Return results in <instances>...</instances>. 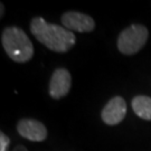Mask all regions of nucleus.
Segmentation results:
<instances>
[{"mask_svg": "<svg viewBox=\"0 0 151 151\" xmlns=\"http://www.w3.org/2000/svg\"><path fill=\"white\" fill-rule=\"evenodd\" d=\"M149 37L148 28L140 24H133L124 28L118 38V49L123 55H134L143 48Z\"/></svg>", "mask_w": 151, "mask_h": 151, "instance_id": "nucleus-3", "label": "nucleus"}, {"mask_svg": "<svg viewBox=\"0 0 151 151\" xmlns=\"http://www.w3.org/2000/svg\"><path fill=\"white\" fill-rule=\"evenodd\" d=\"M132 110L140 119L151 121V97L147 95H137L131 101Z\"/></svg>", "mask_w": 151, "mask_h": 151, "instance_id": "nucleus-8", "label": "nucleus"}, {"mask_svg": "<svg viewBox=\"0 0 151 151\" xmlns=\"http://www.w3.org/2000/svg\"><path fill=\"white\" fill-rule=\"evenodd\" d=\"M17 131L22 138L34 142L45 141L48 134L46 127L35 119H22L17 123Z\"/></svg>", "mask_w": 151, "mask_h": 151, "instance_id": "nucleus-7", "label": "nucleus"}, {"mask_svg": "<svg viewBox=\"0 0 151 151\" xmlns=\"http://www.w3.org/2000/svg\"><path fill=\"white\" fill-rule=\"evenodd\" d=\"M30 32L39 43L56 53H66L76 43L74 32L60 25L47 22L43 17L32 18Z\"/></svg>", "mask_w": 151, "mask_h": 151, "instance_id": "nucleus-1", "label": "nucleus"}, {"mask_svg": "<svg viewBox=\"0 0 151 151\" xmlns=\"http://www.w3.org/2000/svg\"><path fill=\"white\" fill-rule=\"evenodd\" d=\"M10 145V139L4 132H0V151H7Z\"/></svg>", "mask_w": 151, "mask_h": 151, "instance_id": "nucleus-9", "label": "nucleus"}, {"mask_svg": "<svg viewBox=\"0 0 151 151\" xmlns=\"http://www.w3.org/2000/svg\"><path fill=\"white\" fill-rule=\"evenodd\" d=\"M72 86V76L66 68L60 67L54 70L49 81L48 93L54 100H60L68 94Z\"/></svg>", "mask_w": 151, "mask_h": 151, "instance_id": "nucleus-5", "label": "nucleus"}, {"mask_svg": "<svg viewBox=\"0 0 151 151\" xmlns=\"http://www.w3.org/2000/svg\"><path fill=\"white\" fill-rule=\"evenodd\" d=\"M63 27L70 32H91L95 28V22L91 16L80 11H66L60 17Z\"/></svg>", "mask_w": 151, "mask_h": 151, "instance_id": "nucleus-4", "label": "nucleus"}, {"mask_svg": "<svg viewBox=\"0 0 151 151\" xmlns=\"http://www.w3.org/2000/svg\"><path fill=\"white\" fill-rule=\"evenodd\" d=\"M15 151H27L26 149H25V147H17L16 149H15Z\"/></svg>", "mask_w": 151, "mask_h": 151, "instance_id": "nucleus-10", "label": "nucleus"}, {"mask_svg": "<svg viewBox=\"0 0 151 151\" xmlns=\"http://www.w3.org/2000/svg\"><path fill=\"white\" fill-rule=\"evenodd\" d=\"M0 9H1V14H0V17H1V18H2V17H4V4H0Z\"/></svg>", "mask_w": 151, "mask_h": 151, "instance_id": "nucleus-11", "label": "nucleus"}, {"mask_svg": "<svg viewBox=\"0 0 151 151\" xmlns=\"http://www.w3.org/2000/svg\"><path fill=\"white\" fill-rule=\"evenodd\" d=\"M1 44L9 58L16 63H26L34 56V46L27 34L15 26L7 27L1 34Z\"/></svg>", "mask_w": 151, "mask_h": 151, "instance_id": "nucleus-2", "label": "nucleus"}, {"mask_svg": "<svg viewBox=\"0 0 151 151\" xmlns=\"http://www.w3.org/2000/svg\"><path fill=\"white\" fill-rule=\"evenodd\" d=\"M127 115V102L122 96H114L109 101L101 112L103 122L108 125L121 123Z\"/></svg>", "mask_w": 151, "mask_h": 151, "instance_id": "nucleus-6", "label": "nucleus"}]
</instances>
